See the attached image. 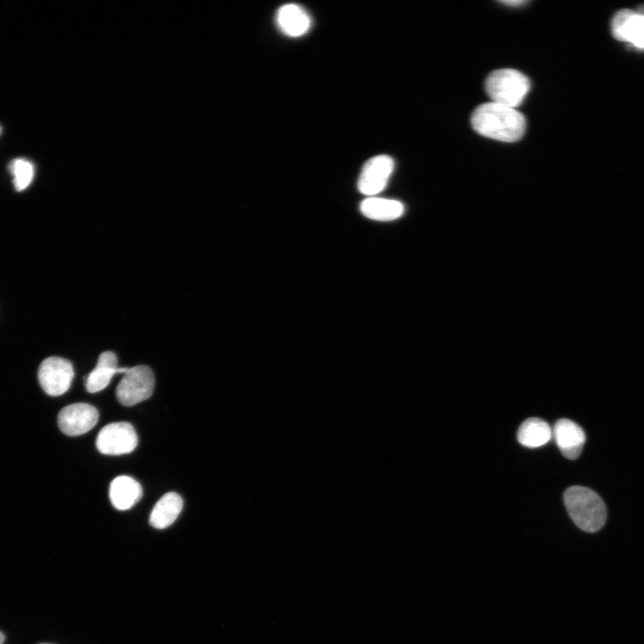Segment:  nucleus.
<instances>
[{"mask_svg": "<svg viewBox=\"0 0 644 644\" xmlns=\"http://www.w3.org/2000/svg\"><path fill=\"white\" fill-rule=\"evenodd\" d=\"M394 170V160L386 155H379L369 159L363 165L359 177V191L365 195L373 196L381 192L386 186Z\"/></svg>", "mask_w": 644, "mask_h": 644, "instance_id": "6e6552de", "label": "nucleus"}, {"mask_svg": "<svg viewBox=\"0 0 644 644\" xmlns=\"http://www.w3.org/2000/svg\"><path fill=\"white\" fill-rule=\"evenodd\" d=\"M553 436L550 426L538 418L523 421L517 432L519 443L526 447L536 448L547 444Z\"/></svg>", "mask_w": 644, "mask_h": 644, "instance_id": "dca6fc26", "label": "nucleus"}, {"mask_svg": "<svg viewBox=\"0 0 644 644\" xmlns=\"http://www.w3.org/2000/svg\"><path fill=\"white\" fill-rule=\"evenodd\" d=\"M360 211L369 219L390 221L400 217L403 214L404 207L394 199L369 197L361 202Z\"/></svg>", "mask_w": 644, "mask_h": 644, "instance_id": "2eb2a0df", "label": "nucleus"}, {"mask_svg": "<svg viewBox=\"0 0 644 644\" xmlns=\"http://www.w3.org/2000/svg\"><path fill=\"white\" fill-rule=\"evenodd\" d=\"M4 640V635L0 631V644H2Z\"/></svg>", "mask_w": 644, "mask_h": 644, "instance_id": "6ab92c4d", "label": "nucleus"}, {"mask_svg": "<svg viewBox=\"0 0 644 644\" xmlns=\"http://www.w3.org/2000/svg\"><path fill=\"white\" fill-rule=\"evenodd\" d=\"M567 512L578 528L587 532L599 530L606 520V509L603 500L593 490L573 486L564 494Z\"/></svg>", "mask_w": 644, "mask_h": 644, "instance_id": "f03ea898", "label": "nucleus"}, {"mask_svg": "<svg viewBox=\"0 0 644 644\" xmlns=\"http://www.w3.org/2000/svg\"><path fill=\"white\" fill-rule=\"evenodd\" d=\"M276 23L285 35L299 37L309 29L310 18L301 6L286 4L278 9Z\"/></svg>", "mask_w": 644, "mask_h": 644, "instance_id": "ddd939ff", "label": "nucleus"}, {"mask_svg": "<svg viewBox=\"0 0 644 644\" xmlns=\"http://www.w3.org/2000/svg\"><path fill=\"white\" fill-rule=\"evenodd\" d=\"M485 89L492 102L512 108L520 106L530 89L527 76L513 69H499L487 78Z\"/></svg>", "mask_w": 644, "mask_h": 644, "instance_id": "7ed1b4c3", "label": "nucleus"}, {"mask_svg": "<svg viewBox=\"0 0 644 644\" xmlns=\"http://www.w3.org/2000/svg\"><path fill=\"white\" fill-rule=\"evenodd\" d=\"M611 27L615 38L644 49V7L639 12L619 11L614 16Z\"/></svg>", "mask_w": 644, "mask_h": 644, "instance_id": "1a4fd4ad", "label": "nucleus"}, {"mask_svg": "<svg viewBox=\"0 0 644 644\" xmlns=\"http://www.w3.org/2000/svg\"><path fill=\"white\" fill-rule=\"evenodd\" d=\"M142 496V488L138 481L129 476H119L113 479L109 487V497L117 510L131 508Z\"/></svg>", "mask_w": 644, "mask_h": 644, "instance_id": "f8f14e48", "label": "nucleus"}, {"mask_svg": "<svg viewBox=\"0 0 644 644\" xmlns=\"http://www.w3.org/2000/svg\"><path fill=\"white\" fill-rule=\"evenodd\" d=\"M74 370L72 364L61 357H48L44 360L38 371L40 386L50 396H58L68 391Z\"/></svg>", "mask_w": 644, "mask_h": 644, "instance_id": "39448f33", "label": "nucleus"}, {"mask_svg": "<svg viewBox=\"0 0 644 644\" xmlns=\"http://www.w3.org/2000/svg\"><path fill=\"white\" fill-rule=\"evenodd\" d=\"M502 3L504 4H507V5H511V6H514V5L517 6V5H521L523 4H526L527 2L521 1V0H506V1H502Z\"/></svg>", "mask_w": 644, "mask_h": 644, "instance_id": "a211bd4d", "label": "nucleus"}, {"mask_svg": "<svg viewBox=\"0 0 644 644\" xmlns=\"http://www.w3.org/2000/svg\"><path fill=\"white\" fill-rule=\"evenodd\" d=\"M182 505V499L177 493L165 494L153 507L149 524L158 530L167 528L177 519Z\"/></svg>", "mask_w": 644, "mask_h": 644, "instance_id": "4468645a", "label": "nucleus"}, {"mask_svg": "<svg viewBox=\"0 0 644 644\" xmlns=\"http://www.w3.org/2000/svg\"><path fill=\"white\" fill-rule=\"evenodd\" d=\"M138 445L134 428L128 422H113L105 426L96 440L97 450L103 454L121 455L132 452Z\"/></svg>", "mask_w": 644, "mask_h": 644, "instance_id": "423d86ee", "label": "nucleus"}, {"mask_svg": "<svg viewBox=\"0 0 644 644\" xmlns=\"http://www.w3.org/2000/svg\"><path fill=\"white\" fill-rule=\"evenodd\" d=\"M553 436L563 455L573 460L580 456L586 441L583 429L574 421L561 419L555 424Z\"/></svg>", "mask_w": 644, "mask_h": 644, "instance_id": "9d476101", "label": "nucleus"}, {"mask_svg": "<svg viewBox=\"0 0 644 644\" xmlns=\"http://www.w3.org/2000/svg\"><path fill=\"white\" fill-rule=\"evenodd\" d=\"M154 386L152 369L146 365H137L123 374L115 390L116 398L123 406H132L148 399Z\"/></svg>", "mask_w": 644, "mask_h": 644, "instance_id": "20e7f679", "label": "nucleus"}, {"mask_svg": "<svg viewBox=\"0 0 644 644\" xmlns=\"http://www.w3.org/2000/svg\"><path fill=\"white\" fill-rule=\"evenodd\" d=\"M98 420L97 410L88 403L77 402L64 407L57 415L61 431L70 436L89 431Z\"/></svg>", "mask_w": 644, "mask_h": 644, "instance_id": "0eeeda50", "label": "nucleus"}, {"mask_svg": "<svg viewBox=\"0 0 644 644\" xmlns=\"http://www.w3.org/2000/svg\"><path fill=\"white\" fill-rule=\"evenodd\" d=\"M13 186L17 191L27 189L34 178V165L25 158H15L9 164Z\"/></svg>", "mask_w": 644, "mask_h": 644, "instance_id": "f3484780", "label": "nucleus"}, {"mask_svg": "<svg viewBox=\"0 0 644 644\" xmlns=\"http://www.w3.org/2000/svg\"><path fill=\"white\" fill-rule=\"evenodd\" d=\"M0 134H1V127H0Z\"/></svg>", "mask_w": 644, "mask_h": 644, "instance_id": "aec40b11", "label": "nucleus"}, {"mask_svg": "<svg viewBox=\"0 0 644 644\" xmlns=\"http://www.w3.org/2000/svg\"><path fill=\"white\" fill-rule=\"evenodd\" d=\"M470 122L479 134L504 142L519 140L526 128L525 117L521 113L495 102L479 106L473 111Z\"/></svg>", "mask_w": 644, "mask_h": 644, "instance_id": "f257e3e1", "label": "nucleus"}, {"mask_svg": "<svg viewBox=\"0 0 644 644\" xmlns=\"http://www.w3.org/2000/svg\"><path fill=\"white\" fill-rule=\"evenodd\" d=\"M129 368H119L117 357L111 351L103 352L95 369L88 375L85 386L89 393H97L106 388L117 373L124 374Z\"/></svg>", "mask_w": 644, "mask_h": 644, "instance_id": "9b49d317", "label": "nucleus"}]
</instances>
